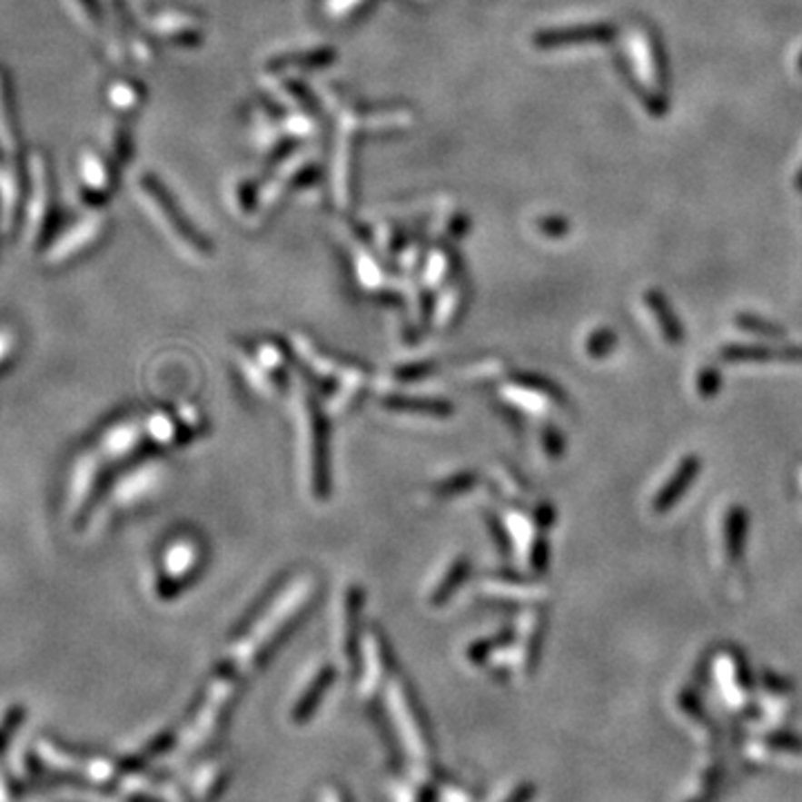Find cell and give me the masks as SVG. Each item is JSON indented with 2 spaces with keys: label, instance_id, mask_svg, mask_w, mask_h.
Listing matches in <instances>:
<instances>
[{
  "label": "cell",
  "instance_id": "obj_1",
  "mask_svg": "<svg viewBox=\"0 0 802 802\" xmlns=\"http://www.w3.org/2000/svg\"><path fill=\"white\" fill-rule=\"evenodd\" d=\"M32 185L36 194H32V230L34 236H41L45 239L49 230L54 228V221H56V203L52 199V185H49V167L47 161L41 156H34L32 159Z\"/></svg>",
  "mask_w": 802,
  "mask_h": 802
},
{
  "label": "cell",
  "instance_id": "obj_2",
  "mask_svg": "<svg viewBox=\"0 0 802 802\" xmlns=\"http://www.w3.org/2000/svg\"><path fill=\"white\" fill-rule=\"evenodd\" d=\"M0 143L7 150H16L21 145L16 96H14L12 78L3 65H0Z\"/></svg>",
  "mask_w": 802,
  "mask_h": 802
},
{
  "label": "cell",
  "instance_id": "obj_3",
  "mask_svg": "<svg viewBox=\"0 0 802 802\" xmlns=\"http://www.w3.org/2000/svg\"><path fill=\"white\" fill-rule=\"evenodd\" d=\"M192 562H194V549H192L190 544H176L174 549L170 550V553H167V559H165V564H167V573L170 575H183V573H188V569L192 567Z\"/></svg>",
  "mask_w": 802,
  "mask_h": 802
}]
</instances>
